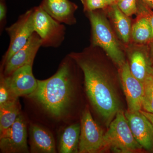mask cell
I'll return each instance as SVG.
<instances>
[{
    "label": "cell",
    "instance_id": "6da1fadb",
    "mask_svg": "<svg viewBox=\"0 0 153 153\" xmlns=\"http://www.w3.org/2000/svg\"><path fill=\"white\" fill-rule=\"evenodd\" d=\"M68 55L82 70L88 97L108 126L121 109L119 98L109 73L99 59L93 46L83 52H72Z\"/></svg>",
    "mask_w": 153,
    "mask_h": 153
},
{
    "label": "cell",
    "instance_id": "7a4b0ae2",
    "mask_svg": "<svg viewBox=\"0 0 153 153\" xmlns=\"http://www.w3.org/2000/svg\"><path fill=\"white\" fill-rule=\"evenodd\" d=\"M74 63L67 55L54 75L44 80L38 79L36 90L27 96L54 117H62L71 105L74 91Z\"/></svg>",
    "mask_w": 153,
    "mask_h": 153
},
{
    "label": "cell",
    "instance_id": "3957f363",
    "mask_svg": "<svg viewBox=\"0 0 153 153\" xmlns=\"http://www.w3.org/2000/svg\"><path fill=\"white\" fill-rule=\"evenodd\" d=\"M97 10L86 13L91 25L92 46L103 49L120 68L126 62L124 54L109 22L103 14Z\"/></svg>",
    "mask_w": 153,
    "mask_h": 153
},
{
    "label": "cell",
    "instance_id": "277c9868",
    "mask_svg": "<svg viewBox=\"0 0 153 153\" xmlns=\"http://www.w3.org/2000/svg\"><path fill=\"white\" fill-rule=\"evenodd\" d=\"M143 149L133 134L124 111L120 110L104 133L102 152L110 150L115 153H133Z\"/></svg>",
    "mask_w": 153,
    "mask_h": 153
},
{
    "label": "cell",
    "instance_id": "5b68a950",
    "mask_svg": "<svg viewBox=\"0 0 153 153\" xmlns=\"http://www.w3.org/2000/svg\"><path fill=\"white\" fill-rule=\"evenodd\" d=\"M33 8L34 29L41 38V46L60 47L66 36L65 25L49 16L40 6Z\"/></svg>",
    "mask_w": 153,
    "mask_h": 153
},
{
    "label": "cell",
    "instance_id": "8992f818",
    "mask_svg": "<svg viewBox=\"0 0 153 153\" xmlns=\"http://www.w3.org/2000/svg\"><path fill=\"white\" fill-rule=\"evenodd\" d=\"M32 8L21 15L15 23L6 28L10 37V42L7 50L3 57L2 67L16 52L25 46L35 32Z\"/></svg>",
    "mask_w": 153,
    "mask_h": 153
},
{
    "label": "cell",
    "instance_id": "52a82bcc",
    "mask_svg": "<svg viewBox=\"0 0 153 153\" xmlns=\"http://www.w3.org/2000/svg\"><path fill=\"white\" fill-rule=\"evenodd\" d=\"M104 134L94 120L88 106L82 111L80 120L79 153H95L102 152Z\"/></svg>",
    "mask_w": 153,
    "mask_h": 153
},
{
    "label": "cell",
    "instance_id": "ba28073f",
    "mask_svg": "<svg viewBox=\"0 0 153 153\" xmlns=\"http://www.w3.org/2000/svg\"><path fill=\"white\" fill-rule=\"evenodd\" d=\"M27 125L21 114L10 127L0 133V149L4 153H27Z\"/></svg>",
    "mask_w": 153,
    "mask_h": 153
},
{
    "label": "cell",
    "instance_id": "9c48e42d",
    "mask_svg": "<svg viewBox=\"0 0 153 153\" xmlns=\"http://www.w3.org/2000/svg\"><path fill=\"white\" fill-rule=\"evenodd\" d=\"M120 76L127 103L128 110H142L144 95L143 84L132 74L128 62L120 67Z\"/></svg>",
    "mask_w": 153,
    "mask_h": 153
},
{
    "label": "cell",
    "instance_id": "30bf717a",
    "mask_svg": "<svg viewBox=\"0 0 153 153\" xmlns=\"http://www.w3.org/2000/svg\"><path fill=\"white\" fill-rule=\"evenodd\" d=\"M41 47V38L35 32L25 46L16 52L3 66L2 74L4 76H9L22 66H33L35 57Z\"/></svg>",
    "mask_w": 153,
    "mask_h": 153
},
{
    "label": "cell",
    "instance_id": "8fae6325",
    "mask_svg": "<svg viewBox=\"0 0 153 153\" xmlns=\"http://www.w3.org/2000/svg\"><path fill=\"white\" fill-rule=\"evenodd\" d=\"M126 117L137 142L147 151L153 150V126L141 111L125 112Z\"/></svg>",
    "mask_w": 153,
    "mask_h": 153
},
{
    "label": "cell",
    "instance_id": "7c38bea8",
    "mask_svg": "<svg viewBox=\"0 0 153 153\" xmlns=\"http://www.w3.org/2000/svg\"><path fill=\"white\" fill-rule=\"evenodd\" d=\"M3 76L12 93L17 98L30 95L38 86V79L34 77L33 66L30 65L22 66L9 76Z\"/></svg>",
    "mask_w": 153,
    "mask_h": 153
},
{
    "label": "cell",
    "instance_id": "4fadbf2b",
    "mask_svg": "<svg viewBox=\"0 0 153 153\" xmlns=\"http://www.w3.org/2000/svg\"><path fill=\"white\" fill-rule=\"evenodd\" d=\"M39 6L60 23L68 25L76 23L74 13L77 6L69 0H42Z\"/></svg>",
    "mask_w": 153,
    "mask_h": 153
},
{
    "label": "cell",
    "instance_id": "5bb4252c",
    "mask_svg": "<svg viewBox=\"0 0 153 153\" xmlns=\"http://www.w3.org/2000/svg\"><path fill=\"white\" fill-rule=\"evenodd\" d=\"M30 152L33 153L57 152L55 141L51 133L38 125L30 127Z\"/></svg>",
    "mask_w": 153,
    "mask_h": 153
},
{
    "label": "cell",
    "instance_id": "9a60e30c",
    "mask_svg": "<svg viewBox=\"0 0 153 153\" xmlns=\"http://www.w3.org/2000/svg\"><path fill=\"white\" fill-rule=\"evenodd\" d=\"M130 69L132 74L141 82L153 75V67L149 48H141L134 50L129 57Z\"/></svg>",
    "mask_w": 153,
    "mask_h": 153
},
{
    "label": "cell",
    "instance_id": "2e32d148",
    "mask_svg": "<svg viewBox=\"0 0 153 153\" xmlns=\"http://www.w3.org/2000/svg\"><path fill=\"white\" fill-rule=\"evenodd\" d=\"M80 124H73L63 131L59 140L58 151L60 153H79Z\"/></svg>",
    "mask_w": 153,
    "mask_h": 153
},
{
    "label": "cell",
    "instance_id": "e0dca14e",
    "mask_svg": "<svg viewBox=\"0 0 153 153\" xmlns=\"http://www.w3.org/2000/svg\"><path fill=\"white\" fill-rule=\"evenodd\" d=\"M111 17L118 35L124 43H128L131 35L130 19L120 10L117 4L110 6Z\"/></svg>",
    "mask_w": 153,
    "mask_h": 153
},
{
    "label": "cell",
    "instance_id": "ac0fdd59",
    "mask_svg": "<svg viewBox=\"0 0 153 153\" xmlns=\"http://www.w3.org/2000/svg\"><path fill=\"white\" fill-rule=\"evenodd\" d=\"M21 114L19 99L0 107V133L9 128Z\"/></svg>",
    "mask_w": 153,
    "mask_h": 153
},
{
    "label": "cell",
    "instance_id": "d6986e66",
    "mask_svg": "<svg viewBox=\"0 0 153 153\" xmlns=\"http://www.w3.org/2000/svg\"><path fill=\"white\" fill-rule=\"evenodd\" d=\"M131 35L134 41L139 44H149L152 41L150 25L145 16L141 15L132 26Z\"/></svg>",
    "mask_w": 153,
    "mask_h": 153
},
{
    "label": "cell",
    "instance_id": "ffe728a7",
    "mask_svg": "<svg viewBox=\"0 0 153 153\" xmlns=\"http://www.w3.org/2000/svg\"><path fill=\"white\" fill-rule=\"evenodd\" d=\"M143 84L144 95L142 110L153 113V75L148 77Z\"/></svg>",
    "mask_w": 153,
    "mask_h": 153
},
{
    "label": "cell",
    "instance_id": "44dd1931",
    "mask_svg": "<svg viewBox=\"0 0 153 153\" xmlns=\"http://www.w3.org/2000/svg\"><path fill=\"white\" fill-rule=\"evenodd\" d=\"M17 98L12 93L4 77L1 74L0 81V107L15 101Z\"/></svg>",
    "mask_w": 153,
    "mask_h": 153
},
{
    "label": "cell",
    "instance_id": "7402d4cb",
    "mask_svg": "<svg viewBox=\"0 0 153 153\" xmlns=\"http://www.w3.org/2000/svg\"><path fill=\"white\" fill-rule=\"evenodd\" d=\"M117 5L128 17L136 13L138 11L137 0H118Z\"/></svg>",
    "mask_w": 153,
    "mask_h": 153
},
{
    "label": "cell",
    "instance_id": "603a6c76",
    "mask_svg": "<svg viewBox=\"0 0 153 153\" xmlns=\"http://www.w3.org/2000/svg\"><path fill=\"white\" fill-rule=\"evenodd\" d=\"M85 13L103 9L109 7L105 0H80Z\"/></svg>",
    "mask_w": 153,
    "mask_h": 153
},
{
    "label": "cell",
    "instance_id": "cb8c5ba5",
    "mask_svg": "<svg viewBox=\"0 0 153 153\" xmlns=\"http://www.w3.org/2000/svg\"><path fill=\"white\" fill-rule=\"evenodd\" d=\"M6 0H0V26L1 32H2L6 23L7 7Z\"/></svg>",
    "mask_w": 153,
    "mask_h": 153
},
{
    "label": "cell",
    "instance_id": "d4e9b609",
    "mask_svg": "<svg viewBox=\"0 0 153 153\" xmlns=\"http://www.w3.org/2000/svg\"><path fill=\"white\" fill-rule=\"evenodd\" d=\"M140 111L142 113L146 116V117L149 120L153 126V113L147 112V111H145L143 110Z\"/></svg>",
    "mask_w": 153,
    "mask_h": 153
},
{
    "label": "cell",
    "instance_id": "484cf974",
    "mask_svg": "<svg viewBox=\"0 0 153 153\" xmlns=\"http://www.w3.org/2000/svg\"><path fill=\"white\" fill-rule=\"evenodd\" d=\"M150 44V47H149V53L150 57L151 62L153 67V40L151 41Z\"/></svg>",
    "mask_w": 153,
    "mask_h": 153
},
{
    "label": "cell",
    "instance_id": "4316f807",
    "mask_svg": "<svg viewBox=\"0 0 153 153\" xmlns=\"http://www.w3.org/2000/svg\"><path fill=\"white\" fill-rule=\"evenodd\" d=\"M149 7L153 10V0H141Z\"/></svg>",
    "mask_w": 153,
    "mask_h": 153
},
{
    "label": "cell",
    "instance_id": "83f0119b",
    "mask_svg": "<svg viewBox=\"0 0 153 153\" xmlns=\"http://www.w3.org/2000/svg\"><path fill=\"white\" fill-rule=\"evenodd\" d=\"M118 1V0H105L108 6L117 4Z\"/></svg>",
    "mask_w": 153,
    "mask_h": 153
}]
</instances>
